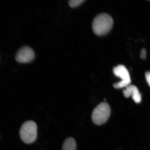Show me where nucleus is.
Wrapping results in <instances>:
<instances>
[{"mask_svg": "<svg viewBox=\"0 0 150 150\" xmlns=\"http://www.w3.org/2000/svg\"><path fill=\"white\" fill-rule=\"evenodd\" d=\"M76 144L74 138L69 137L65 140L63 145L62 150H76Z\"/></svg>", "mask_w": 150, "mask_h": 150, "instance_id": "obj_7", "label": "nucleus"}, {"mask_svg": "<svg viewBox=\"0 0 150 150\" xmlns=\"http://www.w3.org/2000/svg\"><path fill=\"white\" fill-rule=\"evenodd\" d=\"M110 108L108 103H100L95 108L92 114L93 123L97 125H102L105 123L110 117Z\"/></svg>", "mask_w": 150, "mask_h": 150, "instance_id": "obj_2", "label": "nucleus"}, {"mask_svg": "<svg viewBox=\"0 0 150 150\" xmlns=\"http://www.w3.org/2000/svg\"><path fill=\"white\" fill-rule=\"evenodd\" d=\"M35 57V52L29 46H24L17 52L15 59L18 62L24 63L30 62Z\"/></svg>", "mask_w": 150, "mask_h": 150, "instance_id": "obj_5", "label": "nucleus"}, {"mask_svg": "<svg viewBox=\"0 0 150 150\" xmlns=\"http://www.w3.org/2000/svg\"><path fill=\"white\" fill-rule=\"evenodd\" d=\"M147 55V52L145 48L142 49L140 52V57L142 59H146Z\"/></svg>", "mask_w": 150, "mask_h": 150, "instance_id": "obj_9", "label": "nucleus"}, {"mask_svg": "<svg viewBox=\"0 0 150 150\" xmlns=\"http://www.w3.org/2000/svg\"><path fill=\"white\" fill-rule=\"evenodd\" d=\"M20 134L21 139L24 143H33L36 139L37 126L33 121L26 122L21 128Z\"/></svg>", "mask_w": 150, "mask_h": 150, "instance_id": "obj_3", "label": "nucleus"}, {"mask_svg": "<svg viewBox=\"0 0 150 150\" xmlns=\"http://www.w3.org/2000/svg\"><path fill=\"white\" fill-rule=\"evenodd\" d=\"M123 93L126 98H128L131 96L132 97L133 100L136 103H139L141 102V95L136 86L130 85L127 86L125 89L123 90Z\"/></svg>", "mask_w": 150, "mask_h": 150, "instance_id": "obj_6", "label": "nucleus"}, {"mask_svg": "<svg viewBox=\"0 0 150 150\" xmlns=\"http://www.w3.org/2000/svg\"><path fill=\"white\" fill-rule=\"evenodd\" d=\"M145 78L148 84L150 87V71L146 72L145 74Z\"/></svg>", "mask_w": 150, "mask_h": 150, "instance_id": "obj_10", "label": "nucleus"}, {"mask_svg": "<svg viewBox=\"0 0 150 150\" xmlns=\"http://www.w3.org/2000/svg\"><path fill=\"white\" fill-rule=\"evenodd\" d=\"M113 24V19L110 15L106 13L99 14L93 20V31L97 35H104L110 30Z\"/></svg>", "mask_w": 150, "mask_h": 150, "instance_id": "obj_1", "label": "nucleus"}, {"mask_svg": "<svg viewBox=\"0 0 150 150\" xmlns=\"http://www.w3.org/2000/svg\"><path fill=\"white\" fill-rule=\"evenodd\" d=\"M113 73L117 77L121 79V81L114 84L113 87L115 89H121L126 88L130 85L131 80L130 74L124 65H120L113 69Z\"/></svg>", "mask_w": 150, "mask_h": 150, "instance_id": "obj_4", "label": "nucleus"}, {"mask_svg": "<svg viewBox=\"0 0 150 150\" xmlns=\"http://www.w3.org/2000/svg\"><path fill=\"white\" fill-rule=\"evenodd\" d=\"M85 0H71L69 1V4L71 7H76L81 4Z\"/></svg>", "mask_w": 150, "mask_h": 150, "instance_id": "obj_8", "label": "nucleus"}]
</instances>
